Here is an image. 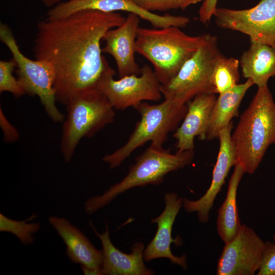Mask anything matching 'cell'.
<instances>
[{"label":"cell","mask_w":275,"mask_h":275,"mask_svg":"<svg viewBox=\"0 0 275 275\" xmlns=\"http://www.w3.org/2000/svg\"><path fill=\"white\" fill-rule=\"evenodd\" d=\"M125 18L118 12L84 10L38 23L34 55L54 68L57 101L66 105L76 95L97 88L110 67L102 54L101 42L108 30Z\"/></svg>","instance_id":"obj_1"},{"label":"cell","mask_w":275,"mask_h":275,"mask_svg":"<svg viewBox=\"0 0 275 275\" xmlns=\"http://www.w3.org/2000/svg\"><path fill=\"white\" fill-rule=\"evenodd\" d=\"M236 162L244 173L253 174L268 148L275 144V102L268 87L258 88L231 133Z\"/></svg>","instance_id":"obj_2"},{"label":"cell","mask_w":275,"mask_h":275,"mask_svg":"<svg viewBox=\"0 0 275 275\" xmlns=\"http://www.w3.org/2000/svg\"><path fill=\"white\" fill-rule=\"evenodd\" d=\"M194 150L173 154L162 146L150 144L135 159L127 175L101 195L91 197L84 203L88 214L105 207L119 195L135 187L161 184L168 173L189 165L193 160Z\"/></svg>","instance_id":"obj_3"},{"label":"cell","mask_w":275,"mask_h":275,"mask_svg":"<svg viewBox=\"0 0 275 275\" xmlns=\"http://www.w3.org/2000/svg\"><path fill=\"white\" fill-rule=\"evenodd\" d=\"M205 34L190 36L180 28L139 29L135 51L152 64L161 85L174 78L184 63L198 50Z\"/></svg>","instance_id":"obj_4"},{"label":"cell","mask_w":275,"mask_h":275,"mask_svg":"<svg viewBox=\"0 0 275 275\" xmlns=\"http://www.w3.org/2000/svg\"><path fill=\"white\" fill-rule=\"evenodd\" d=\"M141 116L126 143L102 160L111 169L120 165L137 148L148 142L162 146L169 133L175 131L184 118L187 104L172 98H164L161 103L150 104L144 101L133 107Z\"/></svg>","instance_id":"obj_5"},{"label":"cell","mask_w":275,"mask_h":275,"mask_svg":"<svg viewBox=\"0 0 275 275\" xmlns=\"http://www.w3.org/2000/svg\"><path fill=\"white\" fill-rule=\"evenodd\" d=\"M66 106L67 116L63 121L61 150L68 163L82 138L93 136L114 122L115 109L97 88L76 95Z\"/></svg>","instance_id":"obj_6"},{"label":"cell","mask_w":275,"mask_h":275,"mask_svg":"<svg viewBox=\"0 0 275 275\" xmlns=\"http://www.w3.org/2000/svg\"><path fill=\"white\" fill-rule=\"evenodd\" d=\"M0 39L8 48L16 63L17 79L25 93L37 96L52 120L63 122L65 117L56 106L53 89L55 71L45 60H31L20 51L10 28L0 24Z\"/></svg>","instance_id":"obj_7"},{"label":"cell","mask_w":275,"mask_h":275,"mask_svg":"<svg viewBox=\"0 0 275 275\" xmlns=\"http://www.w3.org/2000/svg\"><path fill=\"white\" fill-rule=\"evenodd\" d=\"M222 55L216 37L206 34L197 51L184 63L176 76L161 85L162 96L187 104L197 95L214 94L210 76L215 63Z\"/></svg>","instance_id":"obj_8"},{"label":"cell","mask_w":275,"mask_h":275,"mask_svg":"<svg viewBox=\"0 0 275 275\" xmlns=\"http://www.w3.org/2000/svg\"><path fill=\"white\" fill-rule=\"evenodd\" d=\"M115 70L110 66L97 87L106 96L115 110L134 107L145 101L161 99V85L150 66H143L140 76L132 74L115 79Z\"/></svg>","instance_id":"obj_9"},{"label":"cell","mask_w":275,"mask_h":275,"mask_svg":"<svg viewBox=\"0 0 275 275\" xmlns=\"http://www.w3.org/2000/svg\"><path fill=\"white\" fill-rule=\"evenodd\" d=\"M213 16L218 27L239 32L248 35L251 42L275 49V0H261L244 10L217 8Z\"/></svg>","instance_id":"obj_10"},{"label":"cell","mask_w":275,"mask_h":275,"mask_svg":"<svg viewBox=\"0 0 275 275\" xmlns=\"http://www.w3.org/2000/svg\"><path fill=\"white\" fill-rule=\"evenodd\" d=\"M218 259L217 275H254L258 271L265 247L264 242L245 224L235 237L225 244Z\"/></svg>","instance_id":"obj_11"},{"label":"cell","mask_w":275,"mask_h":275,"mask_svg":"<svg viewBox=\"0 0 275 275\" xmlns=\"http://www.w3.org/2000/svg\"><path fill=\"white\" fill-rule=\"evenodd\" d=\"M84 10H94L104 12L125 11L138 15L140 18L148 21L154 28L169 26L185 28L189 22L188 17L174 16L169 14L163 15L145 11L130 0H67L52 7L46 17L49 20L63 18L76 12Z\"/></svg>","instance_id":"obj_12"},{"label":"cell","mask_w":275,"mask_h":275,"mask_svg":"<svg viewBox=\"0 0 275 275\" xmlns=\"http://www.w3.org/2000/svg\"><path fill=\"white\" fill-rule=\"evenodd\" d=\"M232 128V121L219 132L218 136L219 148L216 162L213 170L211 184L205 194L196 200L183 199V206L185 210L188 213L196 212L198 220L203 223L208 221L209 214L216 197L225 184L230 169L236 162L235 152L231 140Z\"/></svg>","instance_id":"obj_13"},{"label":"cell","mask_w":275,"mask_h":275,"mask_svg":"<svg viewBox=\"0 0 275 275\" xmlns=\"http://www.w3.org/2000/svg\"><path fill=\"white\" fill-rule=\"evenodd\" d=\"M165 207L161 213L151 220L157 225L155 235L144 251V259L147 262L157 258H167L184 269L187 268V256L174 255L171 250L172 242L180 244L178 239L172 237V230L176 217L183 204V199L175 193H168L164 196Z\"/></svg>","instance_id":"obj_14"},{"label":"cell","mask_w":275,"mask_h":275,"mask_svg":"<svg viewBox=\"0 0 275 275\" xmlns=\"http://www.w3.org/2000/svg\"><path fill=\"white\" fill-rule=\"evenodd\" d=\"M140 19L138 15L128 13L121 25L108 30L103 37L105 45L102 48V52L114 58L119 78L141 73L135 59Z\"/></svg>","instance_id":"obj_15"},{"label":"cell","mask_w":275,"mask_h":275,"mask_svg":"<svg viewBox=\"0 0 275 275\" xmlns=\"http://www.w3.org/2000/svg\"><path fill=\"white\" fill-rule=\"evenodd\" d=\"M90 225L102 244V275H152L153 270L146 266L144 262V244L136 242L131 248L130 254H125L112 242L108 225L105 231L99 233L90 222Z\"/></svg>","instance_id":"obj_16"},{"label":"cell","mask_w":275,"mask_h":275,"mask_svg":"<svg viewBox=\"0 0 275 275\" xmlns=\"http://www.w3.org/2000/svg\"><path fill=\"white\" fill-rule=\"evenodd\" d=\"M216 97L215 94L204 93L196 95L187 102V111L182 123L175 130L177 151L194 150V140L206 139L209 118Z\"/></svg>","instance_id":"obj_17"},{"label":"cell","mask_w":275,"mask_h":275,"mask_svg":"<svg viewBox=\"0 0 275 275\" xmlns=\"http://www.w3.org/2000/svg\"><path fill=\"white\" fill-rule=\"evenodd\" d=\"M48 221L66 246V254L71 262L99 271L102 275V250L95 248L87 236L65 218L51 216Z\"/></svg>","instance_id":"obj_18"},{"label":"cell","mask_w":275,"mask_h":275,"mask_svg":"<svg viewBox=\"0 0 275 275\" xmlns=\"http://www.w3.org/2000/svg\"><path fill=\"white\" fill-rule=\"evenodd\" d=\"M254 85L250 79L219 94L211 110L206 133L207 140L218 138L219 132L233 118L238 116L241 102L248 90Z\"/></svg>","instance_id":"obj_19"},{"label":"cell","mask_w":275,"mask_h":275,"mask_svg":"<svg viewBox=\"0 0 275 275\" xmlns=\"http://www.w3.org/2000/svg\"><path fill=\"white\" fill-rule=\"evenodd\" d=\"M239 61L242 76L258 88L267 86L269 79L275 76V49L270 46L251 42Z\"/></svg>","instance_id":"obj_20"},{"label":"cell","mask_w":275,"mask_h":275,"mask_svg":"<svg viewBox=\"0 0 275 275\" xmlns=\"http://www.w3.org/2000/svg\"><path fill=\"white\" fill-rule=\"evenodd\" d=\"M240 164L236 163L230 179L226 197L218 210L217 233L225 244L230 242L240 229L236 197L238 185L244 174Z\"/></svg>","instance_id":"obj_21"},{"label":"cell","mask_w":275,"mask_h":275,"mask_svg":"<svg viewBox=\"0 0 275 275\" xmlns=\"http://www.w3.org/2000/svg\"><path fill=\"white\" fill-rule=\"evenodd\" d=\"M239 61L222 55L217 60L210 76V84L214 94L222 93L239 83Z\"/></svg>","instance_id":"obj_22"},{"label":"cell","mask_w":275,"mask_h":275,"mask_svg":"<svg viewBox=\"0 0 275 275\" xmlns=\"http://www.w3.org/2000/svg\"><path fill=\"white\" fill-rule=\"evenodd\" d=\"M37 216L33 214L28 219L16 221L0 213V231L14 235L23 245L31 244L34 241L33 235L40 230L41 225L38 222L30 223L27 222Z\"/></svg>","instance_id":"obj_23"},{"label":"cell","mask_w":275,"mask_h":275,"mask_svg":"<svg viewBox=\"0 0 275 275\" xmlns=\"http://www.w3.org/2000/svg\"><path fill=\"white\" fill-rule=\"evenodd\" d=\"M15 67L16 63L13 59L0 61V92H8L18 98L25 92L17 78H15L12 74Z\"/></svg>","instance_id":"obj_24"},{"label":"cell","mask_w":275,"mask_h":275,"mask_svg":"<svg viewBox=\"0 0 275 275\" xmlns=\"http://www.w3.org/2000/svg\"><path fill=\"white\" fill-rule=\"evenodd\" d=\"M140 8L152 12L167 11L179 8L178 0H130Z\"/></svg>","instance_id":"obj_25"},{"label":"cell","mask_w":275,"mask_h":275,"mask_svg":"<svg viewBox=\"0 0 275 275\" xmlns=\"http://www.w3.org/2000/svg\"><path fill=\"white\" fill-rule=\"evenodd\" d=\"M257 275H275V243L265 242V247Z\"/></svg>","instance_id":"obj_26"},{"label":"cell","mask_w":275,"mask_h":275,"mask_svg":"<svg viewBox=\"0 0 275 275\" xmlns=\"http://www.w3.org/2000/svg\"><path fill=\"white\" fill-rule=\"evenodd\" d=\"M0 126L4 134V140L6 143H13L18 140L19 133L6 117L2 108L0 109Z\"/></svg>","instance_id":"obj_27"},{"label":"cell","mask_w":275,"mask_h":275,"mask_svg":"<svg viewBox=\"0 0 275 275\" xmlns=\"http://www.w3.org/2000/svg\"><path fill=\"white\" fill-rule=\"evenodd\" d=\"M217 0H204L199 11V20L206 24L210 21L217 8Z\"/></svg>","instance_id":"obj_28"},{"label":"cell","mask_w":275,"mask_h":275,"mask_svg":"<svg viewBox=\"0 0 275 275\" xmlns=\"http://www.w3.org/2000/svg\"><path fill=\"white\" fill-rule=\"evenodd\" d=\"M180 8L184 10L189 6L195 4L202 0H178Z\"/></svg>","instance_id":"obj_29"},{"label":"cell","mask_w":275,"mask_h":275,"mask_svg":"<svg viewBox=\"0 0 275 275\" xmlns=\"http://www.w3.org/2000/svg\"><path fill=\"white\" fill-rule=\"evenodd\" d=\"M43 4L48 7H53L59 3L67 0H40Z\"/></svg>","instance_id":"obj_30"},{"label":"cell","mask_w":275,"mask_h":275,"mask_svg":"<svg viewBox=\"0 0 275 275\" xmlns=\"http://www.w3.org/2000/svg\"><path fill=\"white\" fill-rule=\"evenodd\" d=\"M273 240L275 241V234L273 236Z\"/></svg>","instance_id":"obj_31"}]
</instances>
